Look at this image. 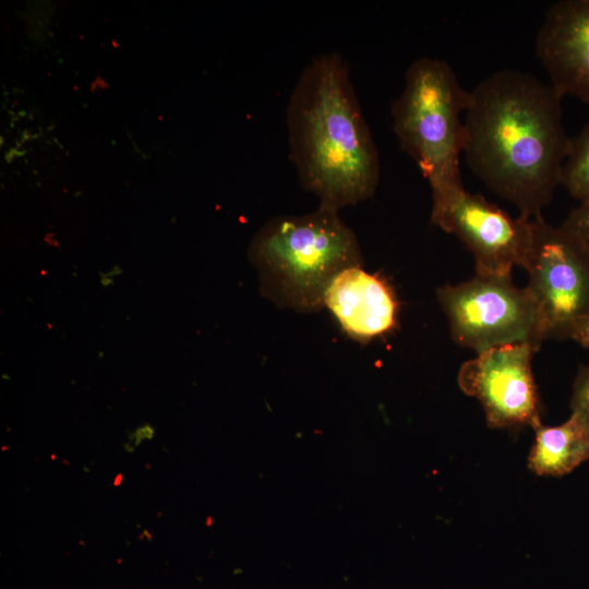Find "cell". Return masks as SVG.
Segmentation results:
<instances>
[{"instance_id": "1", "label": "cell", "mask_w": 589, "mask_h": 589, "mask_svg": "<svg viewBox=\"0 0 589 589\" xmlns=\"http://www.w3.org/2000/svg\"><path fill=\"white\" fill-rule=\"evenodd\" d=\"M464 128L470 169L519 216H541L570 143L555 89L527 72L497 71L470 91Z\"/></svg>"}, {"instance_id": "2", "label": "cell", "mask_w": 589, "mask_h": 589, "mask_svg": "<svg viewBox=\"0 0 589 589\" xmlns=\"http://www.w3.org/2000/svg\"><path fill=\"white\" fill-rule=\"evenodd\" d=\"M286 123L290 160L321 207L339 212L373 196L378 152L339 53L315 56L303 69L288 99Z\"/></svg>"}, {"instance_id": "3", "label": "cell", "mask_w": 589, "mask_h": 589, "mask_svg": "<svg viewBox=\"0 0 589 589\" xmlns=\"http://www.w3.org/2000/svg\"><path fill=\"white\" fill-rule=\"evenodd\" d=\"M249 253L261 292L275 304L302 313L321 310L333 279L363 264L354 232L338 212L321 206L269 219L254 236Z\"/></svg>"}, {"instance_id": "4", "label": "cell", "mask_w": 589, "mask_h": 589, "mask_svg": "<svg viewBox=\"0 0 589 589\" xmlns=\"http://www.w3.org/2000/svg\"><path fill=\"white\" fill-rule=\"evenodd\" d=\"M469 103L470 91L461 86L445 60L421 57L408 67L404 89L390 110L393 131L432 193L462 185L459 160L465 128L460 116Z\"/></svg>"}, {"instance_id": "5", "label": "cell", "mask_w": 589, "mask_h": 589, "mask_svg": "<svg viewBox=\"0 0 589 589\" xmlns=\"http://www.w3.org/2000/svg\"><path fill=\"white\" fill-rule=\"evenodd\" d=\"M452 338L481 353L492 348L544 340L538 309L528 290L517 287L510 274H480L458 285L436 290Z\"/></svg>"}, {"instance_id": "6", "label": "cell", "mask_w": 589, "mask_h": 589, "mask_svg": "<svg viewBox=\"0 0 589 589\" xmlns=\"http://www.w3.org/2000/svg\"><path fill=\"white\" fill-rule=\"evenodd\" d=\"M522 267L526 289L539 312L544 339L569 338L589 315V251L563 225L532 218L531 243Z\"/></svg>"}, {"instance_id": "7", "label": "cell", "mask_w": 589, "mask_h": 589, "mask_svg": "<svg viewBox=\"0 0 589 589\" xmlns=\"http://www.w3.org/2000/svg\"><path fill=\"white\" fill-rule=\"evenodd\" d=\"M431 223L455 235L472 253L476 273L512 274L525 263L532 237V219L512 217L481 194L464 185L432 193Z\"/></svg>"}, {"instance_id": "8", "label": "cell", "mask_w": 589, "mask_h": 589, "mask_svg": "<svg viewBox=\"0 0 589 589\" xmlns=\"http://www.w3.org/2000/svg\"><path fill=\"white\" fill-rule=\"evenodd\" d=\"M538 349L531 344L507 345L478 353L461 364L458 386L480 401L490 428H533L541 422L531 369Z\"/></svg>"}, {"instance_id": "9", "label": "cell", "mask_w": 589, "mask_h": 589, "mask_svg": "<svg viewBox=\"0 0 589 589\" xmlns=\"http://www.w3.org/2000/svg\"><path fill=\"white\" fill-rule=\"evenodd\" d=\"M536 55L562 98L589 104V0H561L549 7Z\"/></svg>"}, {"instance_id": "10", "label": "cell", "mask_w": 589, "mask_h": 589, "mask_svg": "<svg viewBox=\"0 0 589 589\" xmlns=\"http://www.w3.org/2000/svg\"><path fill=\"white\" fill-rule=\"evenodd\" d=\"M324 306L350 338L369 342L398 327L399 301L393 286L378 275L352 266L328 286Z\"/></svg>"}, {"instance_id": "11", "label": "cell", "mask_w": 589, "mask_h": 589, "mask_svg": "<svg viewBox=\"0 0 589 589\" xmlns=\"http://www.w3.org/2000/svg\"><path fill=\"white\" fill-rule=\"evenodd\" d=\"M534 443L528 457L529 469L538 476L561 477L589 460V428L572 411L562 424L533 426Z\"/></svg>"}, {"instance_id": "12", "label": "cell", "mask_w": 589, "mask_h": 589, "mask_svg": "<svg viewBox=\"0 0 589 589\" xmlns=\"http://www.w3.org/2000/svg\"><path fill=\"white\" fill-rule=\"evenodd\" d=\"M561 185L580 203L589 202V121L577 135L570 136Z\"/></svg>"}, {"instance_id": "13", "label": "cell", "mask_w": 589, "mask_h": 589, "mask_svg": "<svg viewBox=\"0 0 589 589\" xmlns=\"http://www.w3.org/2000/svg\"><path fill=\"white\" fill-rule=\"evenodd\" d=\"M570 408L585 420L589 428V365H580L577 371L573 384Z\"/></svg>"}, {"instance_id": "14", "label": "cell", "mask_w": 589, "mask_h": 589, "mask_svg": "<svg viewBox=\"0 0 589 589\" xmlns=\"http://www.w3.org/2000/svg\"><path fill=\"white\" fill-rule=\"evenodd\" d=\"M562 225L574 233L589 251V202H582L573 208Z\"/></svg>"}, {"instance_id": "15", "label": "cell", "mask_w": 589, "mask_h": 589, "mask_svg": "<svg viewBox=\"0 0 589 589\" xmlns=\"http://www.w3.org/2000/svg\"><path fill=\"white\" fill-rule=\"evenodd\" d=\"M569 338L589 349V315L578 321L569 334Z\"/></svg>"}, {"instance_id": "16", "label": "cell", "mask_w": 589, "mask_h": 589, "mask_svg": "<svg viewBox=\"0 0 589 589\" xmlns=\"http://www.w3.org/2000/svg\"><path fill=\"white\" fill-rule=\"evenodd\" d=\"M153 434H154V431L148 425L145 426L144 429L143 428L139 429L134 434L137 437L136 445L140 443L141 440L151 438Z\"/></svg>"}, {"instance_id": "17", "label": "cell", "mask_w": 589, "mask_h": 589, "mask_svg": "<svg viewBox=\"0 0 589 589\" xmlns=\"http://www.w3.org/2000/svg\"><path fill=\"white\" fill-rule=\"evenodd\" d=\"M121 478H122L121 474H119V476L116 477V479H115V485H119V484H120Z\"/></svg>"}]
</instances>
